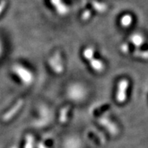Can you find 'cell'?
<instances>
[{
  "mask_svg": "<svg viewBox=\"0 0 148 148\" xmlns=\"http://www.w3.org/2000/svg\"><path fill=\"white\" fill-rule=\"evenodd\" d=\"M130 40L132 42L133 45L137 48H140V46H142L144 43V37L140 34H134L130 38Z\"/></svg>",
  "mask_w": 148,
  "mask_h": 148,
  "instance_id": "6",
  "label": "cell"
},
{
  "mask_svg": "<svg viewBox=\"0 0 148 148\" xmlns=\"http://www.w3.org/2000/svg\"><path fill=\"white\" fill-rule=\"evenodd\" d=\"M17 73L18 74V76L21 78L22 81L24 83L29 84L31 83L33 79V76L31 73L29 72V70L27 69L23 68V67H18V70H17Z\"/></svg>",
  "mask_w": 148,
  "mask_h": 148,
  "instance_id": "3",
  "label": "cell"
},
{
  "mask_svg": "<svg viewBox=\"0 0 148 148\" xmlns=\"http://www.w3.org/2000/svg\"><path fill=\"white\" fill-rule=\"evenodd\" d=\"M129 81L125 79L119 81L116 93V101L119 103H122L125 101L127 98V89L129 88Z\"/></svg>",
  "mask_w": 148,
  "mask_h": 148,
  "instance_id": "1",
  "label": "cell"
},
{
  "mask_svg": "<svg viewBox=\"0 0 148 148\" xmlns=\"http://www.w3.org/2000/svg\"><path fill=\"white\" fill-rule=\"evenodd\" d=\"M70 111V107H66L63 108L60 110V117H59V120L61 123H66V121L68 119V113Z\"/></svg>",
  "mask_w": 148,
  "mask_h": 148,
  "instance_id": "7",
  "label": "cell"
},
{
  "mask_svg": "<svg viewBox=\"0 0 148 148\" xmlns=\"http://www.w3.org/2000/svg\"><path fill=\"white\" fill-rule=\"evenodd\" d=\"M94 54H95V50L92 47H88L86 49H84L83 57L88 61L94 58Z\"/></svg>",
  "mask_w": 148,
  "mask_h": 148,
  "instance_id": "8",
  "label": "cell"
},
{
  "mask_svg": "<svg viewBox=\"0 0 148 148\" xmlns=\"http://www.w3.org/2000/svg\"><path fill=\"white\" fill-rule=\"evenodd\" d=\"M49 66L56 73H61L64 71V65L62 63L61 56L58 52L55 53V55L49 60Z\"/></svg>",
  "mask_w": 148,
  "mask_h": 148,
  "instance_id": "2",
  "label": "cell"
},
{
  "mask_svg": "<svg viewBox=\"0 0 148 148\" xmlns=\"http://www.w3.org/2000/svg\"><path fill=\"white\" fill-rule=\"evenodd\" d=\"M98 122H99L102 125H103V126L105 127L106 129L109 131L110 133H116L117 129L116 125H114L112 122L109 121V119H107V118H103V119H99Z\"/></svg>",
  "mask_w": 148,
  "mask_h": 148,
  "instance_id": "4",
  "label": "cell"
},
{
  "mask_svg": "<svg viewBox=\"0 0 148 148\" xmlns=\"http://www.w3.org/2000/svg\"><path fill=\"white\" fill-rule=\"evenodd\" d=\"M132 23V18L130 15H125L121 19V25L124 27H128Z\"/></svg>",
  "mask_w": 148,
  "mask_h": 148,
  "instance_id": "9",
  "label": "cell"
},
{
  "mask_svg": "<svg viewBox=\"0 0 148 148\" xmlns=\"http://www.w3.org/2000/svg\"><path fill=\"white\" fill-rule=\"evenodd\" d=\"M89 63L92 68L97 72H101L104 69V65H103V63L101 60L93 58L92 60H90Z\"/></svg>",
  "mask_w": 148,
  "mask_h": 148,
  "instance_id": "5",
  "label": "cell"
},
{
  "mask_svg": "<svg viewBox=\"0 0 148 148\" xmlns=\"http://www.w3.org/2000/svg\"><path fill=\"white\" fill-rule=\"evenodd\" d=\"M133 53H134V56L138 57V58H143V59L148 58V51H142L138 50V49H134Z\"/></svg>",
  "mask_w": 148,
  "mask_h": 148,
  "instance_id": "10",
  "label": "cell"
},
{
  "mask_svg": "<svg viewBox=\"0 0 148 148\" xmlns=\"http://www.w3.org/2000/svg\"><path fill=\"white\" fill-rule=\"evenodd\" d=\"M120 49L121 51H123V53H125V54H128L131 51V49H130V47L128 44H123V45H121L120 47Z\"/></svg>",
  "mask_w": 148,
  "mask_h": 148,
  "instance_id": "11",
  "label": "cell"
}]
</instances>
